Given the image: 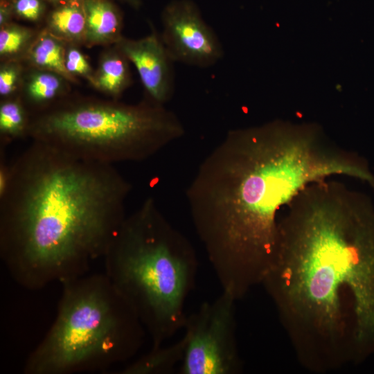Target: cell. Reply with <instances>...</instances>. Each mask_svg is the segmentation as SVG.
Segmentation results:
<instances>
[{
	"instance_id": "cell-10",
	"label": "cell",
	"mask_w": 374,
	"mask_h": 374,
	"mask_svg": "<svg viewBox=\"0 0 374 374\" xmlns=\"http://www.w3.org/2000/svg\"><path fill=\"white\" fill-rule=\"evenodd\" d=\"M86 16L84 42L89 46L115 43L123 37V19L108 0H83Z\"/></svg>"
},
{
	"instance_id": "cell-15",
	"label": "cell",
	"mask_w": 374,
	"mask_h": 374,
	"mask_svg": "<svg viewBox=\"0 0 374 374\" xmlns=\"http://www.w3.org/2000/svg\"><path fill=\"white\" fill-rule=\"evenodd\" d=\"M62 76L49 71L33 74L26 89V99L30 105L35 107L30 115L56 103L55 100L62 91Z\"/></svg>"
},
{
	"instance_id": "cell-8",
	"label": "cell",
	"mask_w": 374,
	"mask_h": 374,
	"mask_svg": "<svg viewBox=\"0 0 374 374\" xmlns=\"http://www.w3.org/2000/svg\"><path fill=\"white\" fill-rule=\"evenodd\" d=\"M161 23L160 35L175 62L207 68L223 57L217 35L193 1H170L163 9Z\"/></svg>"
},
{
	"instance_id": "cell-11",
	"label": "cell",
	"mask_w": 374,
	"mask_h": 374,
	"mask_svg": "<svg viewBox=\"0 0 374 374\" xmlns=\"http://www.w3.org/2000/svg\"><path fill=\"white\" fill-rule=\"evenodd\" d=\"M130 61L116 46V49L105 54L94 72L93 86L102 92L118 98L131 83Z\"/></svg>"
},
{
	"instance_id": "cell-17",
	"label": "cell",
	"mask_w": 374,
	"mask_h": 374,
	"mask_svg": "<svg viewBox=\"0 0 374 374\" xmlns=\"http://www.w3.org/2000/svg\"><path fill=\"white\" fill-rule=\"evenodd\" d=\"M32 33L30 30L16 25L6 24L0 31V55L10 57L20 53L28 44Z\"/></svg>"
},
{
	"instance_id": "cell-14",
	"label": "cell",
	"mask_w": 374,
	"mask_h": 374,
	"mask_svg": "<svg viewBox=\"0 0 374 374\" xmlns=\"http://www.w3.org/2000/svg\"><path fill=\"white\" fill-rule=\"evenodd\" d=\"M66 52L62 39L50 31L43 32L30 48L29 58L36 66L74 81L66 68Z\"/></svg>"
},
{
	"instance_id": "cell-9",
	"label": "cell",
	"mask_w": 374,
	"mask_h": 374,
	"mask_svg": "<svg viewBox=\"0 0 374 374\" xmlns=\"http://www.w3.org/2000/svg\"><path fill=\"white\" fill-rule=\"evenodd\" d=\"M116 46L136 68L148 99L165 105L174 93L175 62L160 34L153 29L140 39L122 37Z\"/></svg>"
},
{
	"instance_id": "cell-7",
	"label": "cell",
	"mask_w": 374,
	"mask_h": 374,
	"mask_svg": "<svg viewBox=\"0 0 374 374\" xmlns=\"http://www.w3.org/2000/svg\"><path fill=\"white\" fill-rule=\"evenodd\" d=\"M222 291L186 316L179 374H238L242 370L236 338L235 303Z\"/></svg>"
},
{
	"instance_id": "cell-4",
	"label": "cell",
	"mask_w": 374,
	"mask_h": 374,
	"mask_svg": "<svg viewBox=\"0 0 374 374\" xmlns=\"http://www.w3.org/2000/svg\"><path fill=\"white\" fill-rule=\"evenodd\" d=\"M105 274L158 347L183 329L198 260L192 244L148 197L126 216L104 257Z\"/></svg>"
},
{
	"instance_id": "cell-19",
	"label": "cell",
	"mask_w": 374,
	"mask_h": 374,
	"mask_svg": "<svg viewBox=\"0 0 374 374\" xmlns=\"http://www.w3.org/2000/svg\"><path fill=\"white\" fill-rule=\"evenodd\" d=\"M11 6L13 12L29 21L38 20L44 11L42 0H13Z\"/></svg>"
},
{
	"instance_id": "cell-2",
	"label": "cell",
	"mask_w": 374,
	"mask_h": 374,
	"mask_svg": "<svg viewBox=\"0 0 374 374\" xmlns=\"http://www.w3.org/2000/svg\"><path fill=\"white\" fill-rule=\"evenodd\" d=\"M337 175L374 186L364 161L316 125L274 121L229 131L186 192L222 290L239 300L261 285L275 257L281 209L306 185Z\"/></svg>"
},
{
	"instance_id": "cell-5",
	"label": "cell",
	"mask_w": 374,
	"mask_h": 374,
	"mask_svg": "<svg viewBox=\"0 0 374 374\" xmlns=\"http://www.w3.org/2000/svg\"><path fill=\"white\" fill-rule=\"evenodd\" d=\"M61 284L54 322L28 355L24 374L105 371L136 355L146 330L105 273Z\"/></svg>"
},
{
	"instance_id": "cell-16",
	"label": "cell",
	"mask_w": 374,
	"mask_h": 374,
	"mask_svg": "<svg viewBox=\"0 0 374 374\" xmlns=\"http://www.w3.org/2000/svg\"><path fill=\"white\" fill-rule=\"evenodd\" d=\"M30 114L17 99H8L0 105L1 146L28 136Z\"/></svg>"
},
{
	"instance_id": "cell-13",
	"label": "cell",
	"mask_w": 374,
	"mask_h": 374,
	"mask_svg": "<svg viewBox=\"0 0 374 374\" xmlns=\"http://www.w3.org/2000/svg\"><path fill=\"white\" fill-rule=\"evenodd\" d=\"M50 32L71 42L84 41L86 16L83 0H66L60 3L48 20Z\"/></svg>"
},
{
	"instance_id": "cell-23",
	"label": "cell",
	"mask_w": 374,
	"mask_h": 374,
	"mask_svg": "<svg viewBox=\"0 0 374 374\" xmlns=\"http://www.w3.org/2000/svg\"><path fill=\"white\" fill-rule=\"evenodd\" d=\"M49 1H51V2H54V3H61V2H63L66 0H48Z\"/></svg>"
},
{
	"instance_id": "cell-6",
	"label": "cell",
	"mask_w": 374,
	"mask_h": 374,
	"mask_svg": "<svg viewBox=\"0 0 374 374\" xmlns=\"http://www.w3.org/2000/svg\"><path fill=\"white\" fill-rule=\"evenodd\" d=\"M185 133L165 105L77 98L30 115L28 136L73 158L113 165L146 159Z\"/></svg>"
},
{
	"instance_id": "cell-21",
	"label": "cell",
	"mask_w": 374,
	"mask_h": 374,
	"mask_svg": "<svg viewBox=\"0 0 374 374\" xmlns=\"http://www.w3.org/2000/svg\"><path fill=\"white\" fill-rule=\"evenodd\" d=\"M12 12L11 4L1 3L0 7V25L1 27L7 24L8 19Z\"/></svg>"
},
{
	"instance_id": "cell-1",
	"label": "cell",
	"mask_w": 374,
	"mask_h": 374,
	"mask_svg": "<svg viewBox=\"0 0 374 374\" xmlns=\"http://www.w3.org/2000/svg\"><path fill=\"white\" fill-rule=\"evenodd\" d=\"M283 208L261 285L304 366L333 371L374 349V210L327 179Z\"/></svg>"
},
{
	"instance_id": "cell-12",
	"label": "cell",
	"mask_w": 374,
	"mask_h": 374,
	"mask_svg": "<svg viewBox=\"0 0 374 374\" xmlns=\"http://www.w3.org/2000/svg\"><path fill=\"white\" fill-rule=\"evenodd\" d=\"M184 341L152 347L146 354L130 362L117 372L118 374H170L179 366L184 356ZM179 368V367H178Z\"/></svg>"
},
{
	"instance_id": "cell-22",
	"label": "cell",
	"mask_w": 374,
	"mask_h": 374,
	"mask_svg": "<svg viewBox=\"0 0 374 374\" xmlns=\"http://www.w3.org/2000/svg\"><path fill=\"white\" fill-rule=\"evenodd\" d=\"M132 7L137 8L141 4V0H123Z\"/></svg>"
},
{
	"instance_id": "cell-20",
	"label": "cell",
	"mask_w": 374,
	"mask_h": 374,
	"mask_svg": "<svg viewBox=\"0 0 374 374\" xmlns=\"http://www.w3.org/2000/svg\"><path fill=\"white\" fill-rule=\"evenodd\" d=\"M19 77V69L14 64L3 65L0 70V94L6 97L16 89Z\"/></svg>"
},
{
	"instance_id": "cell-3",
	"label": "cell",
	"mask_w": 374,
	"mask_h": 374,
	"mask_svg": "<svg viewBox=\"0 0 374 374\" xmlns=\"http://www.w3.org/2000/svg\"><path fill=\"white\" fill-rule=\"evenodd\" d=\"M10 168L0 193V256L11 276L37 290L87 274L126 217L130 183L112 164L33 141Z\"/></svg>"
},
{
	"instance_id": "cell-18",
	"label": "cell",
	"mask_w": 374,
	"mask_h": 374,
	"mask_svg": "<svg viewBox=\"0 0 374 374\" xmlns=\"http://www.w3.org/2000/svg\"><path fill=\"white\" fill-rule=\"evenodd\" d=\"M65 65L66 70L72 75H81L93 83L94 72L85 57L77 48H70L66 50Z\"/></svg>"
}]
</instances>
